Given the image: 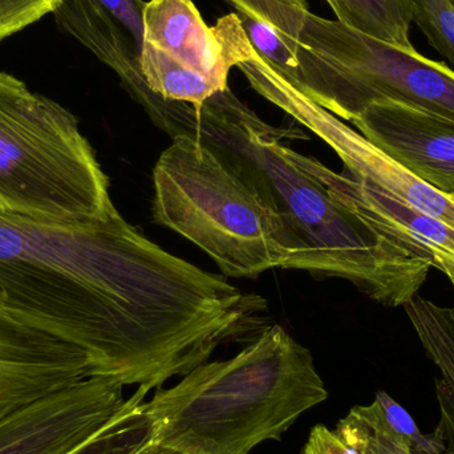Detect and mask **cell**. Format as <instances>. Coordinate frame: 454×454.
I'll list each match as a JSON object with an SVG mask.
<instances>
[{
	"instance_id": "6da1fadb",
	"label": "cell",
	"mask_w": 454,
	"mask_h": 454,
	"mask_svg": "<svg viewBox=\"0 0 454 454\" xmlns=\"http://www.w3.org/2000/svg\"><path fill=\"white\" fill-rule=\"evenodd\" d=\"M0 294L88 352L98 376L159 389L250 333L259 296L168 253L119 212L59 223L0 210Z\"/></svg>"
},
{
	"instance_id": "7a4b0ae2",
	"label": "cell",
	"mask_w": 454,
	"mask_h": 454,
	"mask_svg": "<svg viewBox=\"0 0 454 454\" xmlns=\"http://www.w3.org/2000/svg\"><path fill=\"white\" fill-rule=\"evenodd\" d=\"M157 127L204 144L258 189L295 237V270L348 280L387 307L418 295L431 266L379 235L317 177L309 156L282 143L301 133L267 124L230 88L200 106L177 101Z\"/></svg>"
},
{
	"instance_id": "3957f363",
	"label": "cell",
	"mask_w": 454,
	"mask_h": 454,
	"mask_svg": "<svg viewBox=\"0 0 454 454\" xmlns=\"http://www.w3.org/2000/svg\"><path fill=\"white\" fill-rule=\"evenodd\" d=\"M327 397L309 349L272 325L235 356L202 363L157 389L145 405L156 444L183 454H248Z\"/></svg>"
},
{
	"instance_id": "277c9868",
	"label": "cell",
	"mask_w": 454,
	"mask_h": 454,
	"mask_svg": "<svg viewBox=\"0 0 454 454\" xmlns=\"http://www.w3.org/2000/svg\"><path fill=\"white\" fill-rule=\"evenodd\" d=\"M153 220L201 248L225 277L295 270L299 246L255 186L204 144L175 136L153 169Z\"/></svg>"
},
{
	"instance_id": "5b68a950",
	"label": "cell",
	"mask_w": 454,
	"mask_h": 454,
	"mask_svg": "<svg viewBox=\"0 0 454 454\" xmlns=\"http://www.w3.org/2000/svg\"><path fill=\"white\" fill-rule=\"evenodd\" d=\"M79 120L0 72V210L47 223L108 220L119 210Z\"/></svg>"
},
{
	"instance_id": "8992f818",
	"label": "cell",
	"mask_w": 454,
	"mask_h": 454,
	"mask_svg": "<svg viewBox=\"0 0 454 454\" xmlns=\"http://www.w3.org/2000/svg\"><path fill=\"white\" fill-rule=\"evenodd\" d=\"M301 40L333 68L325 109L351 121L381 101L454 120V71L407 48L309 12Z\"/></svg>"
},
{
	"instance_id": "52a82bcc",
	"label": "cell",
	"mask_w": 454,
	"mask_h": 454,
	"mask_svg": "<svg viewBox=\"0 0 454 454\" xmlns=\"http://www.w3.org/2000/svg\"><path fill=\"white\" fill-rule=\"evenodd\" d=\"M93 376L88 352L11 309L0 294V423Z\"/></svg>"
},
{
	"instance_id": "ba28073f",
	"label": "cell",
	"mask_w": 454,
	"mask_h": 454,
	"mask_svg": "<svg viewBox=\"0 0 454 454\" xmlns=\"http://www.w3.org/2000/svg\"><path fill=\"white\" fill-rule=\"evenodd\" d=\"M125 386L93 376L0 423V454H67L103 429L127 402Z\"/></svg>"
},
{
	"instance_id": "9c48e42d",
	"label": "cell",
	"mask_w": 454,
	"mask_h": 454,
	"mask_svg": "<svg viewBox=\"0 0 454 454\" xmlns=\"http://www.w3.org/2000/svg\"><path fill=\"white\" fill-rule=\"evenodd\" d=\"M352 124L400 167L454 197V120L381 101L368 106Z\"/></svg>"
},
{
	"instance_id": "30bf717a",
	"label": "cell",
	"mask_w": 454,
	"mask_h": 454,
	"mask_svg": "<svg viewBox=\"0 0 454 454\" xmlns=\"http://www.w3.org/2000/svg\"><path fill=\"white\" fill-rule=\"evenodd\" d=\"M259 58L288 84L319 104L331 66L301 40L309 7L304 0H225Z\"/></svg>"
},
{
	"instance_id": "8fae6325",
	"label": "cell",
	"mask_w": 454,
	"mask_h": 454,
	"mask_svg": "<svg viewBox=\"0 0 454 454\" xmlns=\"http://www.w3.org/2000/svg\"><path fill=\"white\" fill-rule=\"evenodd\" d=\"M143 43L184 68L229 90V63L215 27H207L192 0H151L143 11Z\"/></svg>"
},
{
	"instance_id": "7c38bea8",
	"label": "cell",
	"mask_w": 454,
	"mask_h": 454,
	"mask_svg": "<svg viewBox=\"0 0 454 454\" xmlns=\"http://www.w3.org/2000/svg\"><path fill=\"white\" fill-rule=\"evenodd\" d=\"M405 311L432 362L439 368L436 395L440 421L434 434H421L412 454H454V307L413 296Z\"/></svg>"
},
{
	"instance_id": "4fadbf2b",
	"label": "cell",
	"mask_w": 454,
	"mask_h": 454,
	"mask_svg": "<svg viewBox=\"0 0 454 454\" xmlns=\"http://www.w3.org/2000/svg\"><path fill=\"white\" fill-rule=\"evenodd\" d=\"M341 23L376 39L412 48V0H327Z\"/></svg>"
},
{
	"instance_id": "5bb4252c",
	"label": "cell",
	"mask_w": 454,
	"mask_h": 454,
	"mask_svg": "<svg viewBox=\"0 0 454 454\" xmlns=\"http://www.w3.org/2000/svg\"><path fill=\"white\" fill-rule=\"evenodd\" d=\"M148 394L146 389H136L103 429L67 454H146L154 442L146 412Z\"/></svg>"
},
{
	"instance_id": "9a60e30c",
	"label": "cell",
	"mask_w": 454,
	"mask_h": 454,
	"mask_svg": "<svg viewBox=\"0 0 454 454\" xmlns=\"http://www.w3.org/2000/svg\"><path fill=\"white\" fill-rule=\"evenodd\" d=\"M413 21L429 44L454 71V3L452 0H412Z\"/></svg>"
},
{
	"instance_id": "2e32d148",
	"label": "cell",
	"mask_w": 454,
	"mask_h": 454,
	"mask_svg": "<svg viewBox=\"0 0 454 454\" xmlns=\"http://www.w3.org/2000/svg\"><path fill=\"white\" fill-rule=\"evenodd\" d=\"M63 0H0V43L58 10Z\"/></svg>"
},
{
	"instance_id": "e0dca14e",
	"label": "cell",
	"mask_w": 454,
	"mask_h": 454,
	"mask_svg": "<svg viewBox=\"0 0 454 454\" xmlns=\"http://www.w3.org/2000/svg\"><path fill=\"white\" fill-rule=\"evenodd\" d=\"M132 37L140 53L143 44V0H98Z\"/></svg>"
},
{
	"instance_id": "ac0fdd59",
	"label": "cell",
	"mask_w": 454,
	"mask_h": 454,
	"mask_svg": "<svg viewBox=\"0 0 454 454\" xmlns=\"http://www.w3.org/2000/svg\"><path fill=\"white\" fill-rule=\"evenodd\" d=\"M375 399L378 400L379 404H380L381 410H383L388 423L391 424L400 434L407 437L411 442V445H412V442L420 436L421 432L419 431L415 421L408 415L407 411L403 410V407H400L386 392H379Z\"/></svg>"
},
{
	"instance_id": "d6986e66",
	"label": "cell",
	"mask_w": 454,
	"mask_h": 454,
	"mask_svg": "<svg viewBox=\"0 0 454 454\" xmlns=\"http://www.w3.org/2000/svg\"><path fill=\"white\" fill-rule=\"evenodd\" d=\"M146 454H183L180 452H177V450H170V448L162 447V445L156 444V442H153V444L151 445V448H149L148 452Z\"/></svg>"
},
{
	"instance_id": "ffe728a7",
	"label": "cell",
	"mask_w": 454,
	"mask_h": 454,
	"mask_svg": "<svg viewBox=\"0 0 454 454\" xmlns=\"http://www.w3.org/2000/svg\"><path fill=\"white\" fill-rule=\"evenodd\" d=\"M452 2L454 3V0H452Z\"/></svg>"
},
{
	"instance_id": "44dd1931",
	"label": "cell",
	"mask_w": 454,
	"mask_h": 454,
	"mask_svg": "<svg viewBox=\"0 0 454 454\" xmlns=\"http://www.w3.org/2000/svg\"><path fill=\"white\" fill-rule=\"evenodd\" d=\"M453 288H454V286H453Z\"/></svg>"
}]
</instances>
